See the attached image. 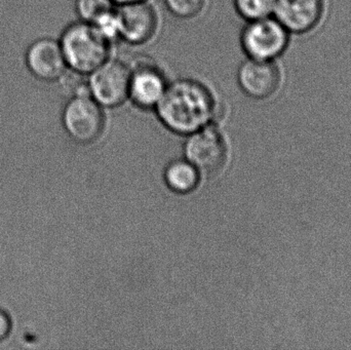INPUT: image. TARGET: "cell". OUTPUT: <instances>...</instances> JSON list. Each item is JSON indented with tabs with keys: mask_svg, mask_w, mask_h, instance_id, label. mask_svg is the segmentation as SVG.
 Segmentation results:
<instances>
[{
	"mask_svg": "<svg viewBox=\"0 0 351 350\" xmlns=\"http://www.w3.org/2000/svg\"><path fill=\"white\" fill-rule=\"evenodd\" d=\"M160 121L173 132L190 135L208 125L219 114V105L213 90L194 78H178L154 109Z\"/></svg>",
	"mask_w": 351,
	"mask_h": 350,
	"instance_id": "1",
	"label": "cell"
},
{
	"mask_svg": "<svg viewBox=\"0 0 351 350\" xmlns=\"http://www.w3.org/2000/svg\"><path fill=\"white\" fill-rule=\"evenodd\" d=\"M58 40L68 69L80 75L88 76L111 58L112 45L90 23H71Z\"/></svg>",
	"mask_w": 351,
	"mask_h": 350,
	"instance_id": "2",
	"label": "cell"
},
{
	"mask_svg": "<svg viewBox=\"0 0 351 350\" xmlns=\"http://www.w3.org/2000/svg\"><path fill=\"white\" fill-rule=\"evenodd\" d=\"M239 42L247 59L274 61L288 47L289 31L271 16L252 21L241 30Z\"/></svg>",
	"mask_w": 351,
	"mask_h": 350,
	"instance_id": "3",
	"label": "cell"
},
{
	"mask_svg": "<svg viewBox=\"0 0 351 350\" xmlns=\"http://www.w3.org/2000/svg\"><path fill=\"white\" fill-rule=\"evenodd\" d=\"M62 123L72 139L78 143H93L104 132V108L88 94L70 97L62 112Z\"/></svg>",
	"mask_w": 351,
	"mask_h": 350,
	"instance_id": "4",
	"label": "cell"
},
{
	"mask_svg": "<svg viewBox=\"0 0 351 350\" xmlns=\"http://www.w3.org/2000/svg\"><path fill=\"white\" fill-rule=\"evenodd\" d=\"M129 84V64L112 58L86 76L88 95L104 109L128 102Z\"/></svg>",
	"mask_w": 351,
	"mask_h": 350,
	"instance_id": "5",
	"label": "cell"
},
{
	"mask_svg": "<svg viewBox=\"0 0 351 350\" xmlns=\"http://www.w3.org/2000/svg\"><path fill=\"white\" fill-rule=\"evenodd\" d=\"M164 70L149 59L130 65L129 101L142 110L156 109L169 86Z\"/></svg>",
	"mask_w": 351,
	"mask_h": 350,
	"instance_id": "6",
	"label": "cell"
},
{
	"mask_svg": "<svg viewBox=\"0 0 351 350\" xmlns=\"http://www.w3.org/2000/svg\"><path fill=\"white\" fill-rule=\"evenodd\" d=\"M121 41L139 47L152 41L158 33L160 18L148 1L117 6Z\"/></svg>",
	"mask_w": 351,
	"mask_h": 350,
	"instance_id": "7",
	"label": "cell"
},
{
	"mask_svg": "<svg viewBox=\"0 0 351 350\" xmlns=\"http://www.w3.org/2000/svg\"><path fill=\"white\" fill-rule=\"evenodd\" d=\"M25 65L31 75L43 82H58L68 71L58 39L41 37L27 47Z\"/></svg>",
	"mask_w": 351,
	"mask_h": 350,
	"instance_id": "8",
	"label": "cell"
},
{
	"mask_svg": "<svg viewBox=\"0 0 351 350\" xmlns=\"http://www.w3.org/2000/svg\"><path fill=\"white\" fill-rule=\"evenodd\" d=\"M186 154L190 164L200 172L213 176L224 166L226 146L220 133L206 125L191 134L186 145Z\"/></svg>",
	"mask_w": 351,
	"mask_h": 350,
	"instance_id": "9",
	"label": "cell"
},
{
	"mask_svg": "<svg viewBox=\"0 0 351 350\" xmlns=\"http://www.w3.org/2000/svg\"><path fill=\"white\" fill-rule=\"evenodd\" d=\"M237 82L243 95L254 100L269 98L278 90L280 69L274 61L247 59L239 65Z\"/></svg>",
	"mask_w": 351,
	"mask_h": 350,
	"instance_id": "10",
	"label": "cell"
},
{
	"mask_svg": "<svg viewBox=\"0 0 351 350\" xmlns=\"http://www.w3.org/2000/svg\"><path fill=\"white\" fill-rule=\"evenodd\" d=\"M323 0H276L274 18L289 32L304 33L321 20Z\"/></svg>",
	"mask_w": 351,
	"mask_h": 350,
	"instance_id": "11",
	"label": "cell"
},
{
	"mask_svg": "<svg viewBox=\"0 0 351 350\" xmlns=\"http://www.w3.org/2000/svg\"><path fill=\"white\" fill-rule=\"evenodd\" d=\"M166 180L173 190L186 193L197 186L199 179L197 170L193 164L186 162H176L167 170Z\"/></svg>",
	"mask_w": 351,
	"mask_h": 350,
	"instance_id": "12",
	"label": "cell"
},
{
	"mask_svg": "<svg viewBox=\"0 0 351 350\" xmlns=\"http://www.w3.org/2000/svg\"><path fill=\"white\" fill-rule=\"evenodd\" d=\"M274 5L276 0H233L235 12L245 23L269 18Z\"/></svg>",
	"mask_w": 351,
	"mask_h": 350,
	"instance_id": "13",
	"label": "cell"
},
{
	"mask_svg": "<svg viewBox=\"0 0 351 350\" xmlns=\"http://www.w3.org/2000/svg\"><path fill=\"white\" fill-rule=\"evenodd\" d=\"M115 6L111 0H75V12L78 18L90 24Z\"/></svg>",
	"mask_w": 351,
	"mask_h": 350,
	"instance_id": "14",
	"label": "cell"
},
{
	"mask_svg": "<svg viewBox=\"0 0 351 350\" xmlns=\"http://www.w3.org/2000/svg\"><path fill=\"white\" fill-rule=\"evenodd\" d=\"M165 8L175 18L192 20L206 8V0H164Z\"/></svg>",
	"mask_w": 351,
	"mask_h": 350,
	"instance_id": "15",
	"label": "cell"
},
{
	"mask_svg": "<svg viewBox=\"0 0 351 350\" xmlns=\"http://www.w3.org/2000/svg\"><path fill=\"white\" fill-rule=\"evenodd\" d=\"M12 330V321L5 312L0 310V341L4 340Z\"/></svg>",
	"mask_w": 351,
	"mask_h": 350,
	"instance_id": "16",
	"label": "cell"
},
{
	"mask_svg": "<svg viewBox=\"0 0 351 350\" xmlns=\"http://www.w3.org/2000/svg\"><path fill=\"white\" fill-rule=\"evenodd\" d=\"M117 6L127 5V4L138 3V2L149 1V0H111Z\"/></svg>",
	"mask_w": 351,
	"mask_h": 350,
	"instance_id": "17",
	"label": "cell"
}]
</instances>
